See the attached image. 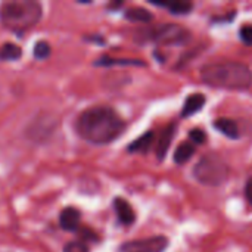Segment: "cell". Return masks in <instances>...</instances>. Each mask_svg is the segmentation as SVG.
Returning <instances> with one entry per match:
<instances>
[{
  "mask_svg": "<svg viewBox=\"0 0 252 252\" xmlns=\"http://www.w3.org/2000/svg\"><path fill=\"white\" fill-rule=\"evenodd\" d=\"M75 130L80 137L93 145H108L124 133L126 123L115 109L99 105L87 108L78 115Z\"/></svg>",
  "mask_w": 252,
  "mask_h": 252,
  "instance_id": "6da1fadb",
  "label": "cell"
},
{
  "mask_svg": "<svg viewBox=\"0 0 252 252\" xmlns=\"http://www.w3.org/2000/svg\"><path fill=\"white\" fill-rule=\"evenodd\" d=\"M201 78L210 87L247 90L252 86V69L247 63L236 61L211 62L201 68Z\"/></svg>",
  "mask_w": 252,
  "mask_h": 252,
  "instance_id": "7a4b0ae2",
  "label": "cell"
},
{
  "mask_svg": "<svg viewBox=\"0 0 252 252\" xmlns=\"http://www.w3.org/2000/svg\"><path fill=\"white\" fill-rule=\"evenodd\" d=\"M41 15V4L34 0H9L0 4V22L16 32L37 25Z\"/></svg>",
  "mask_w": 252,
  "mask_h": 252,
  "instance_id": "3957f363",
  "label": "cell"
},
{
  "mask_svg": "<svg viewBox=\"0 0 252 252\" xmlns=\"http://www.w3.org/2000/svg\"><path fill=\"white\" fill-rule=\"evenodd\" d=\"M193 177L205 186L216 188L227 180L229 165L220 155L208 154L196 162L193 168Z\"/></svg>",
  "mask_w": 252,
  "mask_h": 252,
  "instance_id": "277c9868",
  "label": "cell"
},
{
  "mask_svg": "<svg viewBox=\"0 0 252 252\" xmlns=\"http://www.w3.org/2000/svg\"><path fill=\"white\" fill-rule=\"evenodd\" d=\"M137 38L142 41H155L161 44H177V43H185L189 40L190 32L177 24H162L158 27H151L140 30L137 32Z\"/></svg>",
  "mask_w": 252,
  "mask_h": 252,
  "instance_id": "5b68a950",
  "label": "cell"
},
{
  "mask_svg": "<svg viewBox=\"0 0 252 252\" xmlns=\"http://www.w3.org/2000/svg\"><path fill=\"white\" fill-rule=\"evenodd\" d=\"M55 126H56L55 118H50L47 115L46 117H37L30 124L27 134L31 140H44L53 133Z\"/></svg>",
  "mask_w": 252,
  "mask_h": 252,
  "instance_id": "8992f818",
  "label": "cell"
},
{
  "mask_svg": "<svg viewBox=\"0 0 252 252\" xmlns=\"http://www.w3.org/2000/svg\"><path fill=\"white\" fill-rule=\"evenodd\" d=\"M168 245L167 238L164 236H154L149 239H142V241H134L130 244H126L123 247L124 251L134 252H162Z\"/></svg>",
  "mask_w": 252,
  "mask_h": 252,
  "instance_id": "52a82bcc",
  "label": "cell"
},
{
  "mask_svg": "<svg viewBox=\"0 0 252 252\" xmlns=\"http://www.w3.org/2000/svg\"><path fill=\"white\" fill-rule=\"evenodd\" d=\"M80 220H81L80 211L77 208H74V207H68V208L62 210V213L59 216V226L63 230L74 232V230H78Z\"/></svg>",
  "mask_w": 252,
  "mask_h": 252,
  "instance_id": "ba28073f",
  "label": "cell"
},
{
  "mask_svg": "<svg viewBox=\"0 0 252 252\" xmlns=\"http://www.w3.org/2000/svg\"><path fill=\"white\" fill-rule=\"evenodd\" d=\"M114 208H115V213H117L118 220H120L123 224L130 226V224L134 223V220H136L134 210L131 208V205H130L124 198H115V201H114Z\"/></svg>",
  "mask_w": 252,
  "mask_h": 252,
  "instance_id": "9c48e42d",
  "label": "cell"
},
{
  "mask_svg": "<svg viewBox=\"0 0 252 252\" xmlns=\"http://www.w3.org/2000/svg\"><path fill=\"white\" fill-rule=\"evenodd\" d=\"M176 134V124H170L168 127H165V130H162V133L158 137V143H157V158L159 161H162L170 149V145L173 142V137Z\"/></svg>",
  "mask_w": 252,
  "mask_h": 252,
  "instance_id": "30bf717a",
  "label": "cell"
},
{
  "mask_svg": "<svg viewBox=\"0 0 252 252\" xmlns=\"http://www.w3.org/2000/svg\"><path fill=\"white\" fill-rule=\"evenodd\" d=\"M205 102H207V97L202 93H192V94H189L188 99L185 100L183 111H182V117L183 118H188V117L199 112L204 108Z\"/></svg>",
  "mask_w": 252,
  "mask_h": 252,
  "instance_id": "8fae6325",
  "label": "cell"
},
{
  "mask_svg": "<svg viewBox=\"0 0 252 252\" xmlns=\"http://www.w3.org/2000/svg\"><path fill=\"white\" fill-rule=\"evenodd\" d=\"M214 127L223 133L224 136H227L229 139H239V127L236 124V121L230 120V118H219L214 123Z\"/></svg>",
  "mask_w": 252,
  "mask_h": 252,
  "instance_id": "7c38bea8",
  "label": "cell"
},
{
  "mask_svg": "<svg viewBox=\"0 0 252 252\" xmlns=\"http://www.w3.org/2000/svg\"><path fill=\"white\" fill-rule=\"evenodd\" d=\"M152 3L168 9L174 15H186L193 9V4L190 1H185V0H182V1L176 0V1H168V3H165V1H152Z\"/></svg>",
  "mask_w": 252,
  "mask_h": 252,
  "instance_id": "4fadbf2b",
  "label": "cell"
},
{
  "mask_svg": "<svg viewBox=\"0 0 252 252\" xmlns=\"http://www.w3.org/2000/svg\"><path fill=\"white\" fill-rule=\"evenodd\" d=\"M154 137L155 134L152 131H148L145 133L143 136H140L139 139H136L130 146H128V152H140V154H146L152 143H154Z\"/></svg>",
  "mask_w": 252,
  "mask_h": 252,
  "instance_id": "5bb4252c",
  "label": "cell"
},
{
  "mask_svg": "<svg viewBox=\"0 0 252 252\" xmlns=\"http://www.w3.org/2000/svg\"><path fill=\"white\" fill-rule=\"evenodd\" d=\"M195 154V145H192L190 142H185L182 145L177 146L176 152H174V162L176 164H185L188 162Z\"/></svg>",
  "mask_w": 252,
  "mask_h": 252,
  "instance_id": "9a60e30c",
  "label": "cell"
},
{
  "mask_svg": "<svg viewBox=\"0 0 252 252\" xmlns=\"http://www.w3.org/2000/svg\"><path fill=\"white\" fill-rule=\"evenodd\" d=\"M126 18L134 22H149L154 19V15L145 7H130L126 10Z\"/></svg>",
  "mask_w": 252,
  "mask_h": 252,
  "instance_id": "2e32d148",
  "label": "cell"
},
{
  "mask_svg": "<svg viewBox=\"0 0 252 252\" xmlns=\"http://www.w3.org/2000/svg\"><path fill=\"white\" fill-rule=\"evenodd\" d=\"M22 56V49L13 43H4L0 47V61H16Z\"/></svg>",
  "mask_w": 252,
  "mask_h": 252,
  "instance_id": "e0dca14e",
  "label": "cell"
},
{
  "mask_svg": "<svg viewBox=\"0 0 252 252\" xmlns=\"http://www.w3.org/2000/svg\"><path fill=\"white\" fill-rule=\"evenodd\" d=\"M94 65H100V66H111V65H137V66H143L145 62L137 61V59H114V58L103 56L99 61H96Z\"/></svg>",
  "mask_w": 252,
  "mask_h": 252,
  "instance_id": "ac0fdd59",
  "label": "cell"
},
{
  "mask_svg": "<svg viewBox=\"0 0 252 252\" xmlns=\"http://www.w3.org/2000/svg\"><path fill=\"white\" fill-rule=\"evenodd\" d=\"M50 52H52V49L47 41H38V43H35L32 53L37 59H46L50 56Z\"/></svg>",
  "mask_w": 252,
  "mask_h": 252,
  "instance_id": "d6986e66",
  "label": "cell"
},
{
  "mask_svg": "<svg viewBox=\"0 0 252 252\" xmlns=\"http://www.w3.org/2000/svg\"><path fill=\"white\" fill-rule=\"evenodd\" d=\"M189 139H190L192 145H202L207 140V134L199 128H193L189 131Z\"/></svg>",
  "mask_w": 252,
  "mask_h": 252,
  "instance_id": "ffe728a7",
  "label": "cell"
},
{
  "mask_svg": "<svg viewBox=\"0 0 252 252\" xmlns=\"http://www.w3.org/2000/svg\"><path fill=\"white\" fill-rule=\"evenodd\" d=\"M63 252H89V248L83 242H69L65 245Z\"/></svg>",
  "mask_w": 252,
  "mask_h": 252,
  "instance_id": "44dd1931",
  "label": "cell"
},
{
  "mask_svg": "<svg viewBox=\"0 0 252 252\" xmlns=\"http://www.w3.org/2000/svg\"><path fill=\"white\" fill-rule=\"evenodd\" d=\"M239 35L245 44H252V25H244L239 31Z\"/></svg>",
  "mask_w": 252,
  "mask_h": 252,
  "instance_id": "7402d4cb",
  "label": "cell"
},
{
  "mask_svg": "<svg viewBox=\"0 0 252 252\" xmlns=\"http://www.w3.org/2000/svg\"><path fill=\"white\" fill-rule=\"evenodd\" d=\"M245 196H247L248 204L252 207V177L248 179V182L245 185Z\"/></svg>",
  "mask_w": 252,
  "mask_h": 252,
  "instance_id": "603a6c76",
  "label": "cell"
}]
</instances>
